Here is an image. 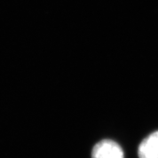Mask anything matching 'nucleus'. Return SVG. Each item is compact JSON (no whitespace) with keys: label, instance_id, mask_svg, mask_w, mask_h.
I'll list each match as a JSON object with an SVG mask.
<instances>
[{"label":"nucleus","instance_id":"f257e3e1","mask_svg":"<svg viewBox=\"0 0 158 158\" xmlns=\"http://www.w3.org/2000/svg\"><path fill=\"white\" fill-rule=\"evenodd\" d=\"M92 158H124V153L117 143L106 139L94 145Z\"/></svg>","mask_w":158,"mask_h":158},{"label":"nucleus","instance_id":"f03ea898","mask_svg":"<svg viewBox=\"0 0 158 158\" xmlns=\"http://www.w3.org/2000/svg\"><path fill=\"white\" fill-rule=\"evenodd\" d=\"M139 158H158V131L146 138L138 147Z\"/></svg>","mask_w":158,"mask_h":158}]
</instances>
